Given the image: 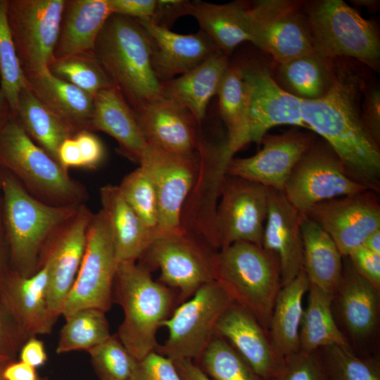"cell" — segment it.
Returning <instances> with one entry per match:
<instances>
[{
  "label": "cell",
  "mask_w": 380,
  "mask_h": 380,
  "mask_svg": "<svg viewBox=\"0 0 380 380\" xmlns=\"http://www.w3.org/2000/svg\"><path fill=\"white\" fill-rule=\"evenodd\" d=\"M365 87L360 72L336 59L334 86L319 99L300 100L301 115L306 128L334 150L350 175L379 194L380 148L365 130L360 116Z\"/></svg>",
  "instance_id": "obj_1"
},
{
  "label": "cell",
  "mask_w": 380,
  "mask_h": 380,
  "mask_svg": "<svg viewBox=\"0 0 380 380\" xmlns=\"http://www.w3.org/2000/svg\"><path fill=\"white\" fill-rule=\"evenodd\" d=\"M2 218L9 253V269L34 274L46 251L80 205H53L31 195L9 172L0 167Z\"/></svg>",
  "instance_id": "obj_2"
},
{
  "label": "cell",
  "mask_w": 380,
  "mask_h": 380,
  "mask_svg": "<svg viewBox=\"0 0 380 380\" xmlns=\"http://www.w3.org/2000/svg\"><path fill=\"white\" fill-rule=\"evenodd\" d=\"M94 53L134 112L160 95V82L152 67L151 41L137 20L111 15L98 35Z\"/></svg>",
  "instance_id": "obj_3"
},
{
  "label": "cell",
  "mask_w": 380,
  "mask_h": 380,
  "mask_svg": "<svg viewBox=\"0 0 380 380\" xmlns=\"http://www.w3.org/2000/svg\"><path fill=\"white\" fill-rule=\"evenodd\" d=\"M114 284L124 319L116 335L139 360L158 347L156 334L173 305L170 287L154 280L149 269L137 262H119Z\"/></svg>",
  "instance_id": "obj_4"
},
{
  "label": "cell",
  "mask_w": 380,
  "mask_h": 380,
  "mask_svg": "<svg viewBox=\"0 0 380 380\" xmlns=\"http://www.w3.org/2000/svg\"><path fill=\"white\" fill-rule=\"evenodd\" d=\"M214 278L233 301L248 310L268 331L281 287L279 262L272 253L247 241L215 251Z\"/></svg>",
  "instance_id": "obj_5"
},
{
  "label": "cell",
  "mask_w": 380,
  "mask_h": 380,
  "mask_svg": "<svg viewBox=\"0 0 380 380\" xmlns=\"http://www.w3.org/2000/svg\"><path fill=\"white\" fill-rule=\"evenodd\" d=\"M0 167L46 203L80 205L88 199L86 187L37 145L13 115L0 132Z\"/></svg>",
  "instance_id": "obj_6"
},
{
  "label": "cell",
  "mask_w": 380,
  "mask_h": 380,
  "mask_svg": "<svg viewBox=\"0 0 380 380\" xmlns=\"http://www.w3.org/2000/svg\"><path fill=\"white\" fill-rule=\"evenodd\" d=\"M314 50L331 59L352 58L377 70L380 39L373 23L341 0H321L304 8Z\"/></svg>",
  "instance_id": "obj_7"
},
{
  "label": "cell",
  "mask_w": 380,
  "mask_h": 380,
  "mask_svg": "<svg viewBox=\"0 0 380 380\" xmlns=\"http://www.w3.org/2000/svg\"><path fill=\"white\" fill-rule=\"evenodd\" d=\"M233 303L216 280L203 284L162 323L168 335L156 351L173 361L198 360L215 334L217 319Z\"/></svg>",
  "instance_id": "obj_8"
},
{
  "label": "cell",
  "mask_w": 380,
  "mask_h": 380,
  "mask_svg": "<svg viewBox=\"0 0 380 380\" xmlns=\"http://www.w3.org/2000/svg\"><path fill=\"white\" fill-rule=\"evenodd\" d=\"M368 189L350 175L338 154L323 140L315 141L303 154L283 192L296 210L305 215L318 203Z\"/></svg>",
  "instance_id": "obj_9"
},
{
  "label": "cell",
  "mask_w": 380,
  "mask_h": 380,
  "mask_svg": "<svg viewBox=\"0 0 380 380\" xmlns=\"http://www.w3.org/2000/svg\"><path fill=\"white\" fill-rule=\"evenodd\" d=\"M65 0H7L6 16L25 76L48 70L53 60Z\"/></svg>",
  "instance_id": "obj_10"
},
{
  "label": "cell",
  "mask_w": 380,
  "mask_h": 380,
  "mask_svg": "<svg viewBox=\"0 0 380 380\" xmlns=\"http://www.w3.org/2000/svg\"><path fill=\"white\" fill-rule=\"evenodd\" d=\"M198 236L185 232L157 236L140 259L157 268L163 284L179 291L186 300L203 284L215 280V251Z\"/></svg>",
  "instance_id": "obj_11"
},
{
  "label": "cell",
  "mask_w": 380,
  "mask_h": 380,
  "mask_svg": "<svg viewBox=\"0 0 380 380\" xmlns=\"http://www.w3.org/2000/svg\"><path fill=\"white\" fill-rule=\"evenodd\" d=\"M118 262L107 217L101 209L94 213L87 236L84 254L75 282L63 304L66 317L84 308L108 311Z\"/></svg>",
  "instance_id": "obj_12"
},
{
  "label": "cell",
  "mask_w": 380,
  "mask_h": 380,
  "mask_svg": "<svg viewBox=\"0 0 380 380\" xmlns=\"http://www.w3.org/2000/svg\"><path fill=\"white\" fill-rule=\"evenodd\" d=\"M252 42L277 64L314 51L302 4L259 0L246 6Z\"/></svg>",
  "instance_id": "obj_13"
},
{
  "label": "cell",
  "mask_w": 380,
  "mask_h": 380,
  "mask_svg": "<svg viewBox=\"0 0 380 380\" xmlns=\"http://www.w3.org/2000/svg\"><path fill=\"white\" fill-rule=\"evenodd\" d=\"M196 152L198 166L181 213V228L219 250L216 230L217 208L227 166L232 158L226 142L213 144L199 134Z\"/></svg>",
  "instance_id": "obj_14"
},
{
  "label": "cell",
  "mask_w": 380,
  "mask_h": 380,
  "mask_svg": "<svg viewBox=\"0 0 380 380\" xmlns=\"http://www.w3.org/2000/svg\"><path fill=\"white\" fill-rule=\"evenodd\" d=\"M268 209V188L227 175L216 213L219 249L237 241L262 246Z\"/></svg>",
  "instance_id": "obj_15"
},
{
  "label": "cell",
  "mask_w": 380,
  "mask_h": 380,
  "mask_svg": "<svg viewBox=\"0 0 380 380\" xmlns=\"http://www.w3.org/2000/svg\"><path fill=\"white\" fill-rule=\"evenodd\" d=\"M139 165L148 172L156 190L158 221L156 236L183 231L181 213L198 166V154H177L148 144Z\"/></svg>",
  "instance_id": "obj_16"
},
{
  "label": "cell",
  "mask_w": 380,
  "mask_h": 380,
  "mask_svg": "<svg viewBox=\"0 0 380 380\" xmlns=\"http://www.w3.org/2000/svg\"><path fill=\"white\" fill-rule=\"evenodd\" d=\"M379 194L372 190L327 200L306 213L334 241L343 256L362 245L380 229Z\"/></svg>",
  "instance_id": "obj_17"
},
{
  "label": "cell",
  "mask_w": 380,
  "mask_h": 380,
  "mask_svg": "<svg viewBox=\"0 0 380 380\" xmlns=\"http://www.w3.org/2000/svg\"><path fill=\"white\" fill-rule=\"evenodd\" d=\"M315 141L310 134L297 129L280 134L267 133L257 153L231 158L226 174L283 191L293 168Z\"/></svg>",
  "instance_id": "obj_18"
},
{
  "label": "cell",
  "mask_w": 380,
  "mask_h": 380,
  "mask_svg": "<svg viewBox=\"0 0 380 380\" xmlns=\"http://www.w3.org/2000/svg\"><path fill=\"white\" fill-rule=\"evenodd\" d=\"M93 214L85 203L80 205L46 251L43 265L49 268L48 303L56 319L62 315L63 304L79 271Z\"/></svg>",
  "instance_id": "obj_19"
},
{
  "label": "cell",
  "mask_w": 380,
  "mask_h": 380,
  "mask_svg": "<svg viewBox=\"0 0 380 380\" xmlns=\"http://www.w3.org/2000/svg\"><path fill=\"white\" fill-rule=\"evenodd\" d=\"M241 67L251 91L249 143L260 144L268 131L277 126L287 125L306 128L302 118L300 100L278 84L269 68L262 65Z\"/></svg>",
  "instance_id": "obj_20"
},
{
  "label": "cell",
  "mask_w": 380,
  "mask_h": 380,
  "mask_svg": "<svg viewBox=\"0 0 380 380\" xmlns=\"http://www.w3.org/2000/svg\"><path fill=\"white\" fill-rule=\"evenodd\" d=\"M49 268L33 275L8 269L0 275V296L27 338L49 334L56 322L48 303Z\"/></svg>",
  "instance_id": "obj_21"
},
{
  "label": "cell",
  "mask_w": 380,
  "mask_h": 380,
  "mask_svg": "<svg viewBox=\"0 0 380 380\" xmlns=\"http://www.w3.org/2000/svg\"><path fill=\"white\" fill-rule=\"evenodd\" d=\"M301 214L282 191L268 188V209L262 247L274 253L280 266L281 285H286L303 270Z\"/></svg>",
  "instance_id": "obj_22"
},
{
  "label": "cell",
  "mask_w": 380,
  "mask_h": 380,
  "mask_svg": "<svg viewBox=\"0 0 380 380\" xmlns=\"http://www.w3.org/2000/svg\"><path fill=\"white\" fill-rule=\"evenodd\" d=\"M135 113L148 144L177 154L196 152L198 122L186 108L160 94Z\"/></svg>",
  "instance_id": "obj_23"
},
{
  "label": "cell",
  "mask_w": 380,
  "mask_h": 380,
  "mask_svg": "<svg viewBox=\"0 0 380 380\" xmlns=\"http://www.w3.org/2000/svg\"><path fill=\"white\" fill-rule=\"evenodd\" d=\"M137 21L150 37L152 67L160 83L188 72L218 51L201 30L182 34L148 21Z\"/></svg>",
  "instance_id": "obj_24"
},
{
  "label": "cell",
  "mask_w": 380,
  "mask_h": 380,
  "mask_svg": "<svg viewBox=\"0 0 380 380\" xmlns=\"http://www.w3.org/2000/svg\"><path fill=\"white\" fill-rule=\"evenodd\" d=\"M215 332L224 338L262 380H268L281 362L264 328L248 310L234 302L217 319Z\"/></svg>",
  "instance_id": "obj_25"
},
{
  "label": "cell",
  "mask_w": 380,
  "mask_h": 380,
  "mask_svg": "<svg viewBox=\"0 0 380 380\" xmlns=\"http://www.w3.org/2000/svg\"><path fill=\"white\" fill-rule=\"evenodd\" d=\"M91 131L112 137L121 153L138 164L148 146L135 112L113 87L94 96Z\"/></svg>",
  "instance_id": "obj_26"
},
{
  "label": "cell",
  "mask_w": 380,
  "mask_h": 380,
  "mask_svg": "<svg viewBox=\"0 0 380 380\" xmlns=\"http://www.w3.org/2000/svg\"><path fill=\"white\" fill-rule=\"evenodd\" d=\"M99 195L118 263L137 262L156 237V233L145 224L125 201L118 185L102 186Z\"/></svg>",
  "instance_id": "obj_27"
},
{
  "label": "cell",
  "mask_w": 380,
  "mask_h": 380,
  "mask_svg": "<svg viewBox=\"0 0 380 380\" xmlns=\"http://www.w3.org/2000/svg\"><path fill=\"white\" fill-rule=\"evenodd\" d=\"M111 15L107 0H65L54 58L93 53L98 35Z\"/></svg>",
  "instance_id": "obj_28"
},
{
  "label": "cell",
  "mask_w": 380,
  "mask_h": 380,
  "mask_svg": "<svg viewBox=\"0 0 380 380\" xmlns=\"http://www.w3.org/2000/svg\"><path fill=\"white\" fill-rule=\"evenodd\" d=\"M229 65L228 56L218 51L188 72L161 82L160 94L188 110L201 122Z\"/></svg>",
  "instance_id": "obj_29"
},
{
  "label": "cell",
  "mask_w": 380,
  "mask_h": 380,
  "mask_svg": "<svg viewBox=\"0 0 380 380\" xmlns=\"http://www.w3.org/2000/svg\"><path fill=\"white\" fill-rule=\"evenodd\" d=\"M343 322L353 338L370 336L376 327L379 289L355 269L348 256L343 258V272L337 291Z\"/></svg>",
  "instance_id": "obj_30"
},
{
  "label": "cell",
  "mask_w": 380,
  "mask_h": 380,
  "mask_svg": "<svg viewBox=\"0 0 380 380\" xmlns=\"http://www.w3.org/2000/svg\"><path fill=\"white\" fill-rule=\"evenodd\" d=\"M26 79L35 96L75 135L84 130L92 132L94 96L53 76L49 70Z\"/></svg>",
  "instance_id": "obj_31"
},
{
  "label": "cell",
  "mask_w": 380,
  "mask_h": 380,
  "mask_svg": "<svg viewBox=\"0 0 380 380\" xmlns=\"http://www.w3.org/2000/svg\"><path fill=\"white\" fill-rule=\"evenodd\" d=\"M303 271L310 285L335 297L343 272V256L317 223L301 215Z\"/></svg>",
  "instance_id": "obj_32"
},
{
  "label": "cell",
  "mask_w": 380,
  "mask_h": 380,
  "mask_svg": "<svg viewBox=\"0 0 380 380\" xmlns=\"http://www.w3.org/2000/svg\"><path fill=\"white\" fill-rule=\"evenodd\" d=\"M309 285L303 270L294 279L281 286L277 294L268 331L272 347L279 360L300 350L303 300Z\"/></svg>",
  "instance_id": "obj_33"
},
{
  "label": "cell",
  "mask_w": 380,
  "mask_h": 380,
  "mask_svg": "<svg viewBox=\"0 0 380 380\" xmlns=\"http://www.w3.org/2000/svg\"><path fill=\"white\" fill-rule=\"evenodd\" d=\"M190 15L216 49L228 56L240 44L252 42L246 6L242 2L217 4L194 1Z\"/></svg>",
  "instance_id": "obj_34"
},
{
  "label": "cell",
  "mask_w": 380,
  "mask_h": 380,
  "mask_svg": "<svg viewBox=\"0 0 380 380\" xmlns=\"http://www.w3.org/2000/svg\"><path fill=\"white\" fill-rule=\"evenodd\" d=\"M278 84L300 100H317L326 95L336 79V59L327 58L315 50L277 64Z\"/></svg>",
  "instance_id": "obj_35"
},
{
  "label": "cell",
  "mask_w": 380,
  "mask_h": 380,
  "mask_svg": "<svg viewBox=\"0 0 380 380\" xmlns=\"http://www.w3.org/2000/svg\"><path fill=\"white\" fill-rule=\"evenodd\" d=\"M250 94V87L243 75L241 65H229L217 95L220 113L227 131L226 148L232 158L249 143Z\"/></svg>",
  "instance_id": "obj_36"
},
{
  "label": "cell",
  "mask_w": 380,
  "mask_h": 380,
  "mask_svg": "<svg viewBox=\"0 0 380 380\" xmlns=\"http://www.w3.org/2000/svg\"><path fill=\"white\" fill-rule=\"evenodd\" d=\"M14 116L29 137L58 163L60 146L75 134L35 96L28 84L19 93Z\"/></svg>",
  "instance_id": "obj_37"
},
{
  "label": "cell",
  "mask_w": 380,
  "mask_h": 380,
  "mask_svg": "<svg viewBox=\"0 0 380 380\" xmlns=\"http://www.w3.org/2000/svg\"><path fill=\"white\" fill-rule=\"evenodd\" d=\"M308 300L300 327V350L312 352L331 346L348 347L332 313L334 296L309 285Z\"/></svg>",
  "instance_id": "obj_38"
},
{
  "label": "cell",
  "mask_w": 380,
  "mask_h": 380,
  "mask_svg": "<svg viewBox=\"0 0 380 380\" xmlns=\"http://www.w3.org/2000/svg\"><path fill=\"white\" fill-rule=\"evenodd\" d=\"M106 312L97 308H84L65 317L61 329L56 353L88 351L111 335Z\"/></svg>",
  "instance_id": "obj_39"
},
{
  "label": "cell",
  "mask_w": 380,
  "mask_h": 380,
  "mask_svg": "<svg viewBox=\"0 0 380 380\" xmlns=\"http://www.w3.org/2000/svg\"><path fill=\"white\" fill-rule=\"evenodd\" d=\"M48 70L53 76L92 96L113 87L94 53L54 58Z\"/></svg>",
  "instance_id": "obj_40"
},
{
  "label": "cell",
  "mask_w": 380,
  "mask_h": 380,
  "mask_svg": "<svg viewBox=\"0 0 380 380\" xmlns=\"http://www.w3.org/2000/svg\"><path fill=\"white\" fill-rule=\"evenodd\" d=\"M198 360V365L215 380H262L215 332Z\"/></svg>",
  "instance_id": "obj_41"
},
{
  "label": "cell",
  "mask_w": 380,
  "mask_h": 380,
  "mask_svg": "<svg viewBox=\"0 0 380 380\" xmlns=\"http://www.w3.org/2000/svg\"><path fill=\"white\" fill-rule=\"evenodd\" d=\"M7 0H0V89L14 115L20 90L27 85L20 67L6 16Z\"/></svg>",
  "instance_id": "obj_42"
},
{
  "label": "cell",
  "mask_w": 380,
  "mask_h": 380,
  "mask_svg": "<svg viewBox=\"0 0 380 380\" xmlns=\"http://www.w3.org/2000/svg\"><path fill=\"white\" fill-rule=\"evenodd\" d=\"M319 350L329 380H380L377 360L360 357L349 346H331Z\"/></svg>",
  "instance_id": "obj_43"
},
{
  "label": "cell",
  "mask_w": 380,
  "mask_h": 380,
  "mask_svg": "<svg viewBox=\"0 0 380 380\" xmlns=\"http://www.w3.org/2000/svg\"><path fill=\"white\" fill-rule=\"evenodd\" d=\"M120 192L145 224L156 233L158 202L153 181L141 165L127 174L118 185Z\"/></svg>",
  "instance_id": "obj_44"
},
{
  "label": "cell",
  "mask_w": 380,
  "mask_h": 380,
  "mask_svg": "<svg viewBox=\"0 0 380 380\" xmlns=\"http://www.w3.org/2000/svg\"><path fill=\"white\" fill-rule=\"evenodd\" d=\"M100 380H129L137 360L117 336H110L87 351Z\"/></svg>",
  "instance_id": "obj_45"
},
{
  "label": "cell",
  "mask_w": 380,
  "mask_h": 380,
  "mask_svg": "<svg viewBox=\"0 0 380 380\" xmlns=\"http://www.w3.org/2000/svg\"><path fill=\"white\" fill-rule=\"evenodd\" d=\"M268 380H329L320 350H299L283 358Z\"/></svg>",
  "instance_id": "obj_46"
},
{
  "label": "cell",
  "mask_w": 380,
  "mask_h": 380,
  "mask_svg": "<svg viewBox=\"0 0 380 380\" xmlns=\"http://www.w3.org/2000/svg\"><path fill=\"white\" fill-rule=\"evenodd\" d=\"M27 339L0 296V360L15 361Z\"/></svg>",
  "instance_id": "obj_47"
},
{
  "label": "cell",
  "mask_w": 380,
  "mask_h": 380,
  "mask_svg": "<svg viewBox=\"0 0 380 380\" xmlns=\"http://www.w3.org/2000/svg\"><path fill=\"white\" fill-rule=\"evenodd\" d=\"M129 380L182 379L174 361L154 350L137 360Z\"/></svg>",
  "instance_id": "obj_48"
},
{
  "label": "cell",
  "mask_w": 380,
  "mask_h": 380,
  "mask_svg": "<svg viewBox=\"0 0 380 380\" xmlns=\"http://www.w3.org/2000/svg\"><path fill=\"white\" fill-rule=\"evenodd\" d=\"M366 87V86H365ZM364 89L361 101L362 123L371 138L380 145V91L377 86Z\"/></svg>",
  "instance_id": "obj_49"
},
{
  "label": "cell",
  "mask_w": 380,
  "mask_h": 380,
  "mask_svg": "<svg viewBox=\"0 0 380 380\" xmlns=\"http://www.w3.org/2000/svg\"><path fill=\"white\" fill-rule=\"evenodd\" d=\"M348 257L358 273L380 289V255L360 246Z\"/></svg>",
  "instance_id": "obj_50"
},
{
  "label": "cell",
  "mask_w": 380,
  "mask_h": 380,
  "mask_svg": "<svg viewBox=\"0 0 380 380\" xmlns=\"http://www.w3.org/2000/svg\"><path fill=\"white\" fill-rule=\"evenodd\" d=\"M191 2L183 0L156 1V7L151 19L153 24L170 28V26L179 18L191 14Z\"/></svg>",
  "instance_id": "obj_51"
},
{
  "label": "cell",
  "mask_w": 380,
  "mask_h": 380,
  "mask_svg": "<svg viewBox=\"0 0 380 380\" xmlns=\"http://www.w3.org/2000/svg\"><path fill=\"white\" fill-rule=\"evenodd\" d=\"M73 137L80 151L83 167H98L104 158V148L99 139L87 130L79 132Z\"/></svg>",
  "instance_id": "obj_52"
},
{
  "label": "cell",
  "mask_w": 380,
  "mask_h": 380,
  "mask_svg": "<svg viewBox=\"0 0 380 380\" xmlns=\"http://www.w3.org/2000/svg\"><path fill=\"white\" fill-rule=\"evenodd\" d=\"M112 14L137 20L149 21L154 13L156 0H107Z\"/></svg>",
  "instance_id": "obj_53"
},
{
  "label": "cell",
  "mask_w": 380,
  "mask_h": 380,
  "mask_svg": "<svg viewBox=\"0 0 380 380\" xmlns=\"http://www.w3.org/2000/svg\"><path fill=\"white\" fill-rule=\"evenodd\" d=\"M20 360L34 367H39L47 361V354L42 341L37 336L29 338L19 352Z\"/></svg>",
  "instance_id": "obj_54"
},
{
  "label": "cell",
  "mask_w": 380,
  "mask_h": 380,
  "mask_svg": "<svg viewBox=\"0 0 380 380\" xmlns=\"http://www.w3.org/2000/svg\"><path fill=\"white\" fill-rule=\"evenodd\" d=\"M58 162L68 171L72 167H83L80 151L74 137L67 139L60 146Z\"/></svg>",
  "instance_id": "obj_55"
},
{
  "label": "cell",
  "mask_w": 380,
  "mask_h": 380,
  "mask_svg": "<svg viewBox=\"0 0 380 380\" xmlns=\"http://www.w3.org/2000/svg\"><path fill=\"white\" fill-rule=\"evenodd\" d=\"M5 380H37L36 368L22 362H10L4 369Z\"/></svg>",
  "instance_id": "obj_56"
},
{
  "label": "cell",
  "mask_w": 380,
  "mask_h": 380,
  "mask_svg": "<svg viewBox=\"0 0 380 380\" xmlns=\"http://www.w3.org/2000/svg\"><path fill=\"white\" fill-rule=\"evenodd\" d=\"M174 363L182 380H215L191 360H179Z\"/></svg>",
  "instance_id": "obj_57"
},
{
  "label": "cell",
  "mask_w": 380,
  "mask_h": 380,
  "mask_svg": "<svg viewBox=\"0 0 380 380\" xmlns=\"http://www.w3.org/2000/svg\"><path fill=\"white\" fill-rule=\"evenodd\" d=\"M9 269V253L5 236L3 218L2 201L0 194V275Z\"/></svg>",
  "instance_id": "obj_58"
},
{
  "label": "cell",
  "mask_w": 380,
  "mask_h": 380,
  "mask_svg": "<svg viewBox=\"0 0 380 380\" xmlns=\"http://www.w3.org/2000/svg\"><path fill=\"white\" fill-rule=\"evenodd\" d=\"M13 115L10 105L0 89V132Z\"/></svg>",
  "instance_id": "obj_59"
},
{
  "label": "cell",
  "mask_w": 380,
  "mask_h": 380,
  "mask_svg": "<svg viewBox=\"0 0 380 380\" xmlns=\"http://www.w3.org/2000/svg\"><path fill=\"white\" fill-rule=\"evenodd\" d=\"M362 246L370 251L380 255V229L371 233L365 239Z\"/></svg>",
  "instance_id": "obj_60"
},
{
  "label": "cell",
  "mask_w": 380,
  "mask_h": 380,
  "mask_svg": "<svg viewBox=\"0 0 380 380\" xmlns=\"http://www.w3.org/2000/svg\"><path fill=\"white\" fill-rule=\"evenodd\" d=\"M350 2L357 6L365 7L371 11H376L379 6V0H352Z\"/></svg>",
  "instance_id": "obj_61"
},
{
  "label": "cell",
  "mask_w": 380,
  "mask_h": 380,
  "mask_svg": "<svg viewBox=\"0 0 380 380\" xmlns=\"http://www.w3.org/2000/svg\"><path fill=\"white\" fill-rule=\"evenodd\" d=\"M11 362H13V361L0 360V380H5L4 376V369L6 367V366Z\"/></svg>",
  "instance_id": "obj_62"
},
{
  "label": "cell",
  "mask_w": 380,
  "mask_h": 380,
  "mask_svg": "<svg viewBox=\"0 0 380 380\" xmlns=\"http://www.w3.org/2000/svg\"><path fill=\"white\" fill-rule=\"evenodd\" d=\"M37 380H49L48 377L47 376H39L38 379Z\"/></svg>",
  "instance_id": "obj_63"
},
{
  "label": "cell",
  "mask_w": 380,
  "mask_h": 380,
  "mask_svg": "<svg viewBox=\"0 0 380 380\" xmlns=\"http://www.w3.org/2000/svg\"><path fill=\"white\" fill-rule=\"evenodd\" d=\"M0 191H1V179H0Z\"/></svg>",
  "instance_id": "obj_64"
}]
</instances>
